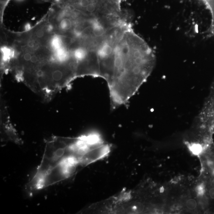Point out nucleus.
<instances>
[{
	"instance_id": "9",
	"label": "nucleus",
	"mask_w": 214,
	"mask_h": 214,
	"mask_svg": "<svg viewBox=\"0 0 214 214\" xmlns=\"http://www.w3.org/2000/svg\"><path fill=\"white\" fill-rule=\"evenodd\" d=\"M91 1H90L89 0H79L78 4L80 7L85 9Z\"/></svg>"
},
{
	"instance_id": "2",
	"label": "nucleus",
	"mask_w": 214,
	"mask_h": 214,
	"mask_svg": "<svg viewBox=\"0 0 214 214\" xmlns=\"http://www.w3.org/2000/svg\"><path fill=\"white\" fill-rule=\"evenodd\" d=\"M91 144L85 136L56 137L47 142L40 165L27 184L29 192L48 187L72 176L89 164Z\"/></svg>"
},
{
	"instance_id": "8",
	"label": "nucleus",
	"mask_w": 214,
	"mask_h": 214,
	"mask_svg": "<svg viewBox=\"0 0 214 214\" xmlns=\"http://www.w3.org/2000/svg\"><path fill=\"white\" fill-rule=\"evenodd\" d=\"M186 206L188 209L191 210H194L197 206L196 201L194 199H189L186 202Z\"/></svg>"
},
{
	"instance_id": "12",
	"label": "nucleus",
	"mask_w": 214,
	"mask_h": 214,
	"mask_svg": "<svg viewBox=\"0 0 214 214\" xmlns=\"http://www.w3.org/2000/svg\"><path fill=\"white\" fill-rule=\"evenodd\" d=\"M30 61L32 63H35L37 62L38 61V57L36 56H35V55H33V56H31V59Z\"/></svg>"
},
{
	"instance_id": "7",
	"label": "nucleus",
	"mask_w": 214,
	"mask_h": 214,
	"mask_svg": "<svg viewBox=\"0 0 214 214\" xmlns=\"http://www.w3.org/2000/svg\"><path fill=\"white\" fill-rule=\"evenodd\" d=\"M197 194L199 197L203 198L206 192L205 185L204 182H202L197 185L196 188Z\"/></svg>"
},
{
	"instance_id": "5",
	"label": "nucleus",
	"mask_w": 214,
	"mask_h": 214,
	"mask_svg": "<svg viewBox=\"0 0 214 214\" xmlns=\"http://www.w3.org/2000/svg\"><path fill=\"white\" fill-rule=\"evenodd\" d=\"M189 150L193 155L197 156L203 154L205 150L202 145L198 143L192 144L189 147Z\"/></svg>"
},
{
	"instance_id": "13",
	"label": "nucleus",
	"mask_w": 214,
	"mask_h": 214,
	"mask_svg": "<svg viewBox=\"0 0 214 214\" xmlns=\"http://www.w3.org/2000/svg\"><path fill=\"white\" fill-rule=\"evenodd\" d=\"M28 45H29V47H31V48H34V47H35L37 45L36 44L34 40L33 41H30Z\"/></svg>"
},
{
	"instance_id": "4",
	"label": "nucleus",
	"mask_w": 214,
	"mask_h": 214,
	"mask_svg": "<svg viewBox=\"0 0 214 214\" xmlns=\"http://www.w3.org/2000/svg\"><path fill=\"white\" fill-rule=\"evenodd\" d=\"M3 59L4 61H8L14 57L15 53L12 48L7 47H4L1 48Z\"/></svg>"
},
{
	"instance_id": "14",
	"label": "nucleus",
	"mask_w": 214,
	"mask_h": 214,
	"mask_svg": "<svg viewBox=\"0 0 214 214\" xmlns=\"http://www.w3.org/2000/svg\"><path fill=\"white\" fill-rule=\"evenodd\" d=\"M31 26H30V25L29 24H27L25 26V29L26 30H27V31H28V30H30V29H31Z\"/></svg>"
},
{
	"instance_id": "1",
	"label": "nucleus",
	"mask_w": 214,
	"mask_h": 214,
	"mask_svg": "<svg viewBox=\"0 0 214 214\" xmlns=\"http://www.w3.org/2000/svg\"><path fill=\"white\" fill-rule=\"evenodd\" d=\"M155 60L152 48L131 24L127 25L115 47L112 75L107 83L111 110L125 104L135 95L151 73Z\"/></svg>"
},
{
	"instance_id": "11",
	"label": "nucleus",
	"mask_w": 214,
	"mask_h": 214,
	"mask_svg": "<svg viewBox=\"0 0 214 214\" xmlns=\"http://www.w3.org/2000/svg\"><path fill=\"white\" fill-rule=\"evenodd\" d=\"M31 54L29 53H26L25 54L24 56H23V58H24V60L26 61H29L30 60L31 58Z\"/></svg>"
},
{
	"instance_id": "3",
	"label": "nucleus",
	"mask_w": 214,
	"mask_h": 214,
	"mask_svg": "<svg viewBox=\"0 0 214 214\" xmlns=\"http://www.w3.org/2000/svg\"><path fill=\"white\" fill-rule=\"evenodd\" d=\"M50 46L54 51L64 47V42L61 37L58 35L52 37L50 41Z\"/></svg>"
},
{
	"instance_id": "16",
	"label": "nucleus",
	"mask_w": 214,
	"mask_h": 214,
	"mask_svg": "<svg viewBox=\"0 0 214 214\" xmlns=\"http://www.w3.org/2000/svg\"><path fill=\"white\" fill-rule=\"evenodd\" d=\"M19 1H22V0H19Z\"/></svg>"
},
{
	"instance_id": "6",
	"label": "nucleus",
	"mask_w": 214,
	"mask_h": 214,
	"mask_svg": "<svg viewBox=\"0 0 214 214\" xmlns=\"http://www.w3.org/2000/svg\"><path fill=\"white\" fill-rule=\"evenodd\" d=\"M73 25L74 23L72 19L69 18H65L61 21L60 27L62 30L67 31L71 30L73 28Z\"/></svg>"
},
{
	"instance_id": "10",
	"label": "nucleus",
	"mask_w": 214,
	"mask_h": 214,
	"mask_svg": "<svg viewBox=\"0 0 214 214\" xmlns=\"http://www.w3.org/2000/svg\"><path fill=\"white\" fill-rule=\"evenodd\" d=\"M44 31L42 30H39L36 32L35 35L37 38H43L44 35Z\"/></svg>"
},
{
	"instance_id": "15",
	"label": "nucleus",
	"mask_w": 214,
	"mask_h": 214,
	"mask_svg": "<svg viewBox=\"0 0 214 214\" xmlns=\"http://www.w3.org/2000/svg\"><path fill=\"white\" fill-rule=\"evenodd\" d=\"M60 0H55V1L56 2H59Z\"/></svg>"
}]
</instances>
